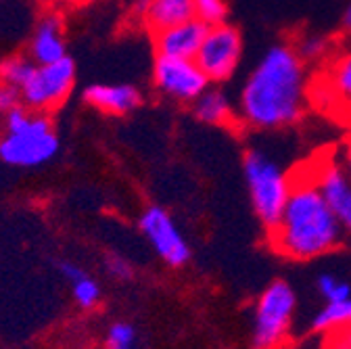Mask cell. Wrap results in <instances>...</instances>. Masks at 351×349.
Returning a JSON list of instances; mask_svg holds the SVG:
<instances>
[{"instance_id":"cell-21","label":"cell","mask_w":351,"mask_h":349,"mask_svg":"<svg viewBox=\"0 0 351 349\" xmlns=\"http://www.w3.org/2000/svg\"><path fill=\"white\" fill-rule=\"evenodd\" d=\"M318 293L326 303H337V301H345L351 297V287L349 282L337 278L335 274H322L318 278Z\"/></svg>"},{"instance_id":"cell-7","label":"cell","mask_w":351,"mask_h":349,"mask_svg":"<svg viewBox=\"0 0 351 349\" xmlns=\"http://www.w3.org/2000/svg\"><path fill=\"white\" fill-rule=\"evenodd\" d=\"M243 59V38L241 32L230 25H213L207 29L203 45L195 57L197 65L203 69L211 84H222L230 80Z\"/></svg>"},{"instance_id":"cell-24","label":"cell","mask_w":351,"mask_h":349,"mask_svg":"<svg viewBox=\"0 0 351 349\" xmlns=\"http://www.w3.org/2000/svg\"><path fill=\"white\" fill-rule=\"evenodd\" d=\"M322 349H351V324L322 333Z\"/></svg>"},{"instance_id":"cell-27","label":"cell","mask_w":351,"mask_h":349,"mask_svg":"<svg viewBox=\"0 0 351 349\" xmlns=\"http://www.w3.org/2000/svg\"><path fill=\"white\" fill-rule=\"evenodd\" d=\"M341 27H343V34L351 40V0H349V5H347V7H345V11H343Z\"/></svg>"},{"instance_id":"cell-17","label":"cell","mask_w":351,"mask_h":349,"mask_svg":"<svg viewBox=\"0 0 351 349\" xmlns=\"http://www.w3.org/2000/svg\"><path fill=\"white\" fill-rule=\"evenodd\" d=\"M351 324V297L337 303H324V308L312 318L314 333H328Z\"/></svg>"},{"instance_id":"cell-9","label":"cell","mask_w":351,"mask_h":349,"mask_svg":"<svg viewBox=\"0 0 351 349\" xmlns=\"http://www.w3.org/2000/svg\"><path fill=\"white\" fill-rule=\"evenodd\" d=\"M310 176L341 228L351 234V176L345 169L341 155H328L318 161Z\"/></svg>"},{"instance_id":"cell-30","label":"cell","mask_w":351,"mask_h":349,"mask_svg":"<svg viewBox=\"0 0 351 349\" xmlns=\"http://www.w3.org/2000/svg\"><path fill=\"white\" fill-rule=\"evenodd\" d=\"M49 3L59 5V7H82V5L93 3V0H49Z\"/></svg>"},{"instance_id":"cell-12","label":"cell","mask_w":351,"mask_h":349,"mask_svg":"<svg viewBox=\"0 0 351 349\" xmlns=\"http://www.w3.org/2000/svg\"><path fill=\"white\" fill-rule=\"evenodd\" d=\"M84 103L107 115H128L143 105V93L134 84H90L84 91Z\"/></svg>"},{"instance_id":"cell-3","label":"cell","mask_w":351,"mask_h":349,"mask_svg":"<svg viewBox=\"0 0 351 349\" xmlns=\"http://www.w3.org/2000/svg\"><path fill=\"white\" fill-rule=\"evenodd\" d=\"M59 151V136L49 113L19 107L5 115L0 134V159L15 167H38Z\"/></svg>"},{"instance_id":"cell-29","label":"cell","mask_w":351,"mask_h":349,"mask_svg":"<svg viewBox=\"0 0 351 349\" xmlns=\"http://www.w3.org/2000/svg\"><path fill=\"white\" fill-rule=\"evenodd\" d=\"M341 159H343V163H345V169H347V173L351 176V136H349V139L345 141V145H343Z\"/></svg>"},{"instance_id":"cell-22","label":"cell","mask_w":351,"mask_h":349,"mask_svg":"<svg viewBox=\"0 0 351 349\" xmlns=\"http://www.w3.org/2000/svg\"><path fill=\"white\" fill-rule=\"evenodd\" d=\"M134 341H136L134 326H130L125 322H117L109 330L107 345H109V349H134Z\"/></svg>"},{"instance_id":"cell-10","label":"cell","mask_w":351,"mask_h":349,"mask_svg":"<svg viewBox=\"0 0 351 349\" xmlns=\"http://www.w3.org/2000/svg\"><path fill=\"white\" fill-rule=\"evenodd\" d=\"M141 228L165 264L180 268L191 259V247L176 226L173 217L159 205H151L141 215Z\"/></svg>"},{"instance_id":"cell-8","label":"cell","mask_w":351,"mask_h":349,"mask_svg":"<svg viewBox=\"0 0 351 349\" xmlns=\"http://www.w3.org/2000/svg\"><path fill=\"white\" fill-rule=\"evenodd\" d=\"M211 82L195 59L157 55L153 63V88L167 101L193 105Z\"/></svg>"},{"instance_id":"cell-6","label":"cell","mask_w":351,"mask_h":349,"mask_svg":"<svg viewBox=\"0 0 351 349\" xmlns=\"http://www.w3.org/2000/svg\"><path fill=\"white\" fill-rule=\"evenodd\" d=\"M73 86H75V63L67 55L65 59L55 63H47V65L36 63L32 75L19 91L23 97V107L51 115L69 99V95L73 93Z\"/></svg>"},{"instance_id":"cell-14","label":"cell","mask_w":351,"mask_h":349,"mask_svg":"<svg viewBox=\"0 0 351 349\" xmlns=\"http://www.w3.org/2000/svg\"><path fill=\"white\" fill-rule=\"evenodd\" d=\"M136 11L143 23L153 34H159L195 17L193 0H141Z\"/></svg>"},{"instance_id":"cell-23","label":"cell","mask_w":351,"mask_h":349,"mask_svg":"<svg viewBox=\"0 0 351 349\" xmlns=\"http://www.w3.org/2000/svg\"><path fill=\"white\" fill-rule=\"evenodd\" d=\"M23 107V97H21V91L17 86H11V84H3L0 82V115H9L13 113L15 109Z\"/></svg>"},{"instance_id":"cell-16","label":"cell","mask_w":351,"mask_h":349,"mask_svg":"<svg viewBox=\"0 0 351 349\" xmlns=\"http://www.w3.org/2000/svg\"><path fill=\"white\" fill-rule=\"evenodd\" d=\"M197 121L205 125H232L237 123V107L222 86H207L191 105Z\"/></svg>"},{"instance_id":"cell-2","label":"cell","mask_w":351,"mask_h":349,"mask_svg":"<svg viewBox=\"0 0 351 349\" xmlns=\"http://www.w3.org/2000/svg\"><path fill=\"white\" fill-rule=\"evenodd\" d=\"M268 232L274 251L297 261L326 255L339 247L345 234L312 176L293 178L289 201L276 226Z\"/></svg>"},{"instance_id":"cell-11","label":"cell","mask_w":351,"mask_h":349,"mask_svg":"<svg viewBox=\"0 0 351 349\" xmlns=\"http://www.w3.org/2000/svg\"><path fill=\"white\" fill-rule=\"evenodd\" d=\"M27 55L38 63L47 65L67 57V42H65V23L57 13L44 15L32 29Z\"/></svg>"},{"instance_id":"cell-26","label":"cell","mask_w":351,"mask_h":349,"mask_svg":"<svg viewBox=\"0 0 351 349\" xmlns=\"http://www.w3.org/2000/svg\"><path fill=\"white\" fill-rule=\"evenodd\" d=\"M107 266H109L111 274L117 276V278H123V280H125V278L132 276V268L128 266V261H123L121 257H109Z\"/></svg>"},{"instance_id":"cell-4","label":"cell","mask_w":351,"mask_h":349,"mask_svg":"<svg viewBox=\"0 0 351 349\" xmlns=\"http://www.w3.org/2000/svg\"><path fill=\"white\" fill-rule=\"evenodd\" d=\"M243 176L251 205L259 222L272 230L289 201L293 178L282 165L261 149H247L243 155Z\"/></svg>"},{"instance_id":"cell-25","label":"cell","mask_w":351,"mask_h":349,"mask_svg":"<svg viewBox=\"0 0 351 349\" xmlns=\"http://www.w3.org/2000/svg\"><path fill=\"white\" fill-rule=\"evenodd\" d=\"M77 301L84 305V308H90V305H95V301L99 299V287L90 280V278H82L75 282V289H73Z\"/></svg>"},{"instance_id":"cell-20","label":"cell","mask_w":351,"mask_h":349,"mask_svg":"<svg viewBox=\"0 0 351 349\" xmlns=\"http://www.w3.org/2000/svg\"><path fill=\"white\" fill-rule=\"evenodd\" d=\"M193 13L207 27L222 25L228 19V0H193Z\"/></svg>"},{"instance_id":"cell-5","label":"cell","mask_w":351,"mask_h":349,"mask_svg":"<svg viewBox=\"0 0 351 349\" xmlns=\"http://www.w3.org/2000/svg\"><path fill=\"white\" fill-rule=\"evenodd\" d=\"M297 297L289 282L274 280L257 299L253 318V347L280 349L291 333Z\"/></svg>"},{"instance_id":"cell-13","label":"cell","mask_w":351,"mask_h":349,"mask_svg":"<svg viewBox=\"0 0 351 349\" xmlns=\"http://www.w3.org/2000/svg\"><path fill=\"white\" fill-rule=\"evenodd\" d=\"M207 29L209 27L205 23L193 17L184 23H178L155 34L157 55L176 57V59H195L205 40Z\"/></svg>"},{"instance_id":"cell-18","label":"cell","mask_w":351,"mask_h":349,"mask_svg":"<svg viewBox=\"0 0 351 349\" xmlns=\"http://www.w3.org/2000/svg\"><path fill=\"white\" fill-rule=\"evenodd\" d=\"M34 67H36V61L29 55H21V53L7 55L0 59V82L21 88L27 82V77L32 75Z\"/></svg>"},{"instance_id":"cell-15","label":"cell","mask_w":351,"mask_h":349,"mask_svg":"<svg viewBox=\"0 0 351 349\" xmlns=\"http://www.w3.org/2000/svg\"><path fill=\"white\" fill-rule=\"evenodd\" d=\"M320 88L330 105L351 115V47L339 51L328 61Z\"/></svg>"},{"instance_id":"cell-28","label":"cell","mask_w":351,"mask_h":349,"mask_svg":"<svg viewBox=\"0 0 351 349\" xmlns=\"http://www.w3.org/2000/svg\"><path fill=\"white\" fill-rule=\"evenodd\" d=\"M61 270H63V274H65L67 278H71L73 282H77V280L84 278V272H82L80 268L71 266V264H61Z\"/></svg>"},{"instance_id":"cell-19","label":"cell","mask_w":351,"mask_h":349,"mask_svg":"<svg viewBox=\"0 0 351 349\" xmlns=\"http://www.w3.org/2000/svg\"><path fill=\"white\" fill-rule=\"evenodd\" d=\"M293 47H295L297 55L301 57V61L307 65V63L322 61L330 53V40L322 34L310 32V34H301Z\"/></svg>"},{"instance_id":"cell-1","label":"cell","mask_w":351,"mask_h":349,"mask_svg":"<svg viewBox=\"0 0 351 349\" xmlns=\"http://www.w3.org/2000/svg\"><path fill=\"white\" fill-rule=\"evenodd\" d=\"M310 101L307 65L289 42L272 45L245 77L237 121L255 132H276L295 125Z\"/></svg>"}]
</instances>
